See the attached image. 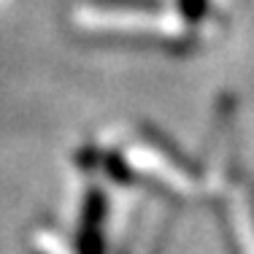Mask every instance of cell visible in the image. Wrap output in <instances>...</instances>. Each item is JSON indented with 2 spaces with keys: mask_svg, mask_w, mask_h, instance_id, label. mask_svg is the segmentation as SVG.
Returning a JSON list of instances; mask_svg holds the SVG:
<instances>
[{
  "mask_svg": "<svg viewBox=\"0 0 254 254\" xmlns=\"http://www.w3.org/2000/svg\"><path fill=\"white\" fill-rule=\"evenodd\" d=\"M103 11H157L160 0H98Z\"/></svg>",
  "mask_w": 254,
  "mask_h": 254,
  "instance_id": "cell-1",
  "label": "cell"
},
{
  "mask_svg": "<svg viewBox=\"0 0 254 254\" xmlns=\"http://www.w3.org/2000/svg\"><path fill=\"white\" fill-rule=\"evenodd\" d=\"M78 252L81 254H103L100 227H81V235H78Z\"/></svg>",
  "mask_w": 254,
  "mask_h": 254,
  "instance_id": "cell-2",
  "label": "cell"
},
{
  "mask_svg": "<svg viewBox=\"0 0 254 254\" xmlns=\"http://www.w3.org/2000/svg\"><path fill=\"white\" fill-rule=\"evenodd\" d=\"M179 11L187 22H200L208 11V0H179Z\"/></svg>",
  "mask_w": 254,
  "mask_h": 254,
  "instance_id": "cell-3",
  "label": "cell"
},
{
  "mask_svg": "<svg viewBox=\"0 0 254 254\" xmlns=\"http://www.w3.org/2000/svg\"><path fill=\"white\" fill-rule=\"evenodd\" d=\"M106 168H108V171H111V173H114V176H117L119 181H122V184H130V181H132L130 168H127V165H125L122 160H119L117 154H108V157H106Z\"/></svg>",
  "mask_w": 254,
  "mask_h": 254,
  "instance_id": "cell-4",
  "label": "cell"
}]
</instances>
